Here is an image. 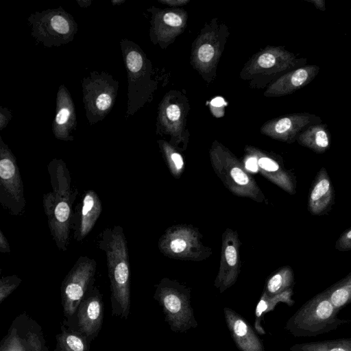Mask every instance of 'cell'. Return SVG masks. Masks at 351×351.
<instances>
[{
	"label": "cell",
	"mask_w": 351,
	"mask_h": 351,
	"mask_svg": "<svg viewBox=\"0 0 351 351\" xmlns=\"http://www.w3.org/2000/svg\"><path fill=\"white\" fill-rule=\"evenodd\" d=\"M47 171L51 191L43 194V206L52 239L58 250L64 252L72 230L73 205L79 192L63 160L53 158Z\"/></svg>",
	"instance_id": "obj_1"
},
{
	"label": "cell",
	"mask_w": 351,
	"mask_h": 351,
	"mask_svg": "<svg viewBox=\"0 0 351 351\" xmlns=\"http://www.w3.org/2000/svg\"><path fill=\"white\" fill-rule=\"evenodd\" d=\"M97 245L106 254L112 315L127 319L131 305L130 267L128 241L123 228H106L99 235Z\"/></svg>",
	"instance_id": "obj_2"
},
{
	"label": "cell",
	"mask_w": 351,
	"mask_h": 351,
	"mask_svg": "<svg viewBox=\"0 0 351 351\" xmlns=\"http://www.w3.org/2000/svg\"><path fill=\"white\" fill-rule=\"evenodd\" d=\"M339 309L322 292L303 304L287 321L286 329L295 337H313L349 322L338 317Z\"/></svg>",
	"instance_id": "obj_3"
},
{
	"label": "cell",
	"mask_w": 351,
	"mask_h": 351,
	"mask_svg": "<svg viewBox=\"0 0 351 351\" xmlns=\"http://www.w3.org/2000/svg\"><path fill=\"white\" fill-rule=\"evenodd\" d=\"M191 291L176 280L162 278L156 285L154 298L160 305L171 329L183 332L197 326L191 306Z\"/></svg>",
	"instance_id": "obj_4"
},
{
	"label": "cell",
	"mask_w": 351,
	"mask_h": 351,
	"mask_svg": "<svg viewBox=\"0 0 351 351\" xmlns=\"http://www.w3.org/2000/svg\"><path fill=\"white\" fill-rule=\"evenodd\" d=\"M32 36L47 47L71 42L78 26L73 16L62 7L36 11L27 17Z\"/></svg>",
	"instance_id": "obj_5"
},
{
	"label": "cell",
	"mask_w": 351,
	"mask_h": 351,
	"mask_svg": "<svg viewBox=\"0 0 351 351\" xmlns=\"http://www.w3.org/2000/svg\"><path fill=\"white\" fill-rule=\"evenodd\" d=\"M119 82L106 71H90L82 80V101L90 125L102 121L115 104Z\"/></svg>",
	"instance_id": "obj_6"
},
{
	"label": "cell",
	"mask_w": 351,
	"mask_h": 351,
	"mask_svg": "<svg viewBox=\"0 0 351 351\" xmlns=\"http://www.w3.org/2000/svg\"><path fill=\"white\" fill-rule=\"evenodd\" d=\"M160 252L171 258L201 261L209 257L211 249L202 242V235L190 225L179 224L169 227L158 241Z\"/></svg>",
	"instance_id": "obj_7"
},
{
	"label": "cell",
	"mask_w": 351,
	"mask_h": 351,
	"mask_svg": "<svg viewBox=\"0 0 351 351\" xmlns=\"http://www.w3.org/2000/svg\"><path fill=\"white\" fill-rule=\"evenodd\" d=\"M0 204L13 216H21L26 206L24 186L16 159L0 136Z\"/></svg>",
	"instance_id": "obj_8"
},
{
	"label": "cell",
	"mask_w": 351,
	"mask_h": 351,
	"mask_svg": "<svg viewBox=\"0 0 351 351\" xmlns=\"http://www.w3.org/2000/svg\"><path fill=\"white\" fill-rule=\"evenodd\" d=\"M211 163L217 176L232 193L257 202L265 201L256 180L236 158L227 152H215L211 156Z\"/></svg>",
	"instance_id": "obj_9"
},
{
	"label": "cell",
	"mask_w": 351,
	"mask_h": 351,
	"mask_svg": "<svg viewBox=\"0 0 351 351\" xmlns=\"http://www.w3.org/2000/svg\"><path fill=\"white\" fill-rule=\"evenodd\" d=\"M97 263L81 256L66 275L61 285V301L65 318L71 319L88 290L94 285Z\"/></svg>",
	"instance_id": "obj_10"
},
{
	"label": "cell",
	"mask_w": 351,
	"mask_h": 351,
	"mask_svg": "<svg viewBox=\"0 0 351 351\" xmlns=\"http://www.w3.org/2000/svg\"><path fill=\"white\" fill-rule=\"evenodd\" d=\"M0 351H49L43 328L23 311L12 322L0 343Z\"/></svg>",
	"instance_id": "obj_11"
},
{
	"label": "cell",
	"mask_w": 351,
	"mask_h": 351,
	"mask_svg": "<svg viewBox=\"0 0 351 351\" xmlns=\"http://www.w3.org/2000/svg\"><path fill=\"white\" fill-rule=\"evenodd\" d=\"M121 51L128 78V101L125 118L134 114L143 100V76L146 69L145 60L141 49L132 41L123 38Z\"/></svg>",
	"instance_id": "obj_12"
},
{
	"label": "cell",
	"mask_w": 351,
	"mask_h": 351,
	"mask_svg": "<svg viewBox=\"0 0 351 351\" xmlns=\"http://www.w3.org/2000/svg\"><path fill=\"white\" fill-rule=\"evenodd\" d=\"M241 245L237 232L226 228L222 235L219 269L214 283L221 293L232 286L240 274Z\"/></svg>",
	"instance_id": "obj_13"
},
{
	"label": "cell",
	"mask_w": 351,
	"mask_h": 351,
	"mask_svg": "<svg viewBox=\"0 0 351 351\" xmlns=\"http://www.w3.org/2000/svg\"><path fill=\"white\" fill-rule=\"evenodd\" d=\"M77 331L90 342L99 334L104 319L102 294L93 286L81 301L77 311Z\"/></svg>",
	"instance_id": "obj_14"
},
{
	"label": "cell",
	"mask_w": 351,
	"mask_h": 351,
	"mask_svg": "<svg viewBox=\"0 0 351 351\" xmlns=\"http://www.w3.org/2000/svg\"><path fill=\"white\" fill-rule=\"evenodd\" d=\"M102 211V204L97 193L87 190L73 210L72 230L76 241H82L93 229Z\"/></svg>",
	"instance_id": "obj_15"
},
{
	"label": "cell",
	"mask_w": 351,
	"mask_h": 351,
	"mask_svg": "<svg viewBox=\"0 0 351 351\" xmlns=\"http://www.w3.org/2000/svg\"><path fill=\"white\" fill-rule=\"evenodd\" d=\"M56 113L52 123V132L56 138L73 141L72 133L77 128V113L72 97L67 88L59 86L56 103Z\"/></svg>",
	"instance_id": "obj_16"
},
{
	"label": "cell",
	"mask_w": 351,
	"mask_h": 351,
	"mask_svg": "<svg viewBox=\"0 0 351 351\" xmlns=\"http://www.w3.org/2000/svg\"><path fill=\"white\" fill-rule=\"evenodd\" d=\"M223 312L233 340L241 351H264L261 341L243 317L228 307Z\"/></svg>",
	"instance_id": "obj_17"
},
{
	"label": "cell",
	"mask_w": 351,
	"mask_h": 351,
	"mask_svg": "<svg viewBox=\"0 0 351 351\" xmlns=\"http://www.w3.org/2000/svg\"><path fill=\"white\" fill-rule=\"evenodd\" d=\"M256 158L259 171L263 176L287 192L293 193L291 178L276 160L265 155H259Z\"/></svg>",
	"instance_id": "obj_18"
},
{
	"label": "cell",
	"mask_w": 351,
	"mask_h": 351,
	"mask_svg": "<svg viewBox=\"0 0 351 351\" xmlns=\"http://www.w3.org/2000/svg\"><path fill=\"white\" fill-rule=\"evenodd\" d=\"M90 341L87 337L73 328L62 325L56 335L54 351H89Z\"/></svg>",
	"instance_id": "obj_19"
},
{
	"label": "cell",
	"mask_w": 351,
	"mask_h": 351,
	"mask_svg": "<svg viewBox=\"0 0 351 351\" xmlns=\"http://www.w3.org/2000/svg\"><path fill=\"white\" fill-rule=\"evenodd\" d=\"M331 197L330 182L325 173H321L310 195L309 208L311 213L319 214L323 212L328 207Z\"/></svg>",
	"instance_id": "obj_20"
},
{
	"label": "cell",
	"mask_w": 351,
	"mask_h": 351,
	"mask_svg": "<svg viewBox=\"0 0 351 351\" xmlns=\"http://www.w3.org/2000/svg\"><path fill=\"white\" fill-rule=\"evenodd\" d=\"M292 294V289H289L281 293L273 296H268L263 293L255 311L256 318L255 322L256 328L258 332L261 334L265 333L260 324L263 314L273 310L276 305L279 302H284L289 306H292L294 304V301L291 298Z\"/></svg>",
	"instance_id": "obj_21"
},
{
	"label": "cell",
	"mask_w": 351,
	"mask_h": 351,
	"mask_svg": "<svg viewBox=\"0 0 351 351\" xmlns=\"http://www.w3.org/2000/svg\"><path fill=\"white\" fill-rule=\"evenodd\" d=\"M293 282L292 269L288 266L283 267L268 278L263 293L268 296L278 295L291 289Z\"/></svg>",
	"instance_id": "obj_22"
},
{
	"label": "cell",
	"mask_w": 351,
	"mask_h": 351,
	"mask_svg": "<svg viewBox=\"0 0 351 351\" xmlns=\"http://www.w3.org/2000/svg\"><path fill=\"white\" fill-rule=\"evenodd\" d=\"M291 351H351V339L297 343Z\"/></svg>",
	"instance_id": "obj_23"
},
{
	"label": "cell",
	"mask_w": 351,
	"mask_h": 351,
	"mask_svg": "<svg viewBox=\"0 0 351 351\" xmlns=\"http://www.w3.org/2000/svg\"><path fill=\"white\" fill-rule=\"evenodd\" d=\"M333 305L338 309L351 302V274L325 291Z\"/></svg>",
	"instance_id": "obj_24"
},
{
	"label": "cell",
	"mask_w": 351,
	"mask_h": 351,
	"mask_svg": "<svg viewBox=\"0 0 351 351\" xmlns=\"http://www.w3.org/2000/svg\"><path fill=\"white\" fill-rule=\"evenodd\" d=\"M22 282L16 275L2 276L0 279V303H2Z\"/></svg>",
	"instance_id": "obj_25"
},
{
	"label": "cell",
	"mask_w": 351,
	"mask_h": 351,
	"mask_svg": "<svg viewBox=\"0 0 351 351\" xmlns=\"http://www.w3.org/2000/svg\"><path fill=\"white\" fill-rule=\"evenodd\" d=\"M165 155L169 171L172 176L176 178H179L182 174L184 169V162L182 156L175 152H167Z\"/></svg>",
	"instance_id": "obj_26"
},
{
	"label": "cell",
	"mask_w": 351,
	"mask_h": 351,
	"mask_svg": "<svg viewBox=\"0 0 351 351\" xmlns=\"http://www.w3.org/2000/svg\"><path fill=\"white\" fill-rule=\"evenodd\" d=\"M309 141L313 144V147L320 149L328 147L329 141L328 134L326 131L322 128H316L311 132L309 136Z\"/></svg>",
	"instance_id": "obj_27"
},
{
	"label": "cell",
	"mask_w": 351,
	"mask_h": 351,
	"mask_svg": "<svg viewBox=\"0 0 351 351\" xmlns=\"http://www.w3.org/2000/svg\"><path fill=\"white\" fill-rule=\"evenodd\" d=\"M215 50L210 44H204L198 51V58L203 62H209L214 56Z\"/></svg>",
	"instance_id": "obj_28"
},
{
	"label": "cell",
	"mask_w": 351,
	"mask_h": 351,
	"mask_svg": "<svg viewBox=\"0 0 351 351\" xmlns=\"http://www.w3.org/2000/svg\"><path fill=\"white\" fill-rule=\"evenodd\" d=\"M293 125L290 118L285 117L280 119L275 125V131L278 134H284L288 132Z\"/></svg>",
	"instance_id": "obj_29"
},
{
	"label": "cell",
	"mask_w": 351,
	"mask_h": 351,
	"mask_svg": "<svg viewBox=\"0 0 351 351\" xmlns=\"http://www.w3.org/2000/svg\"><path fill=\"white\" fill-rule=\"evenodd\" d=\"M164 22L170 26L178 27L182 23V20L180 16L173 12H167L163 16Z\"/></svg>",
	"instance_id": "obj_30"
},
{
	"label": "cell",
	"mask_w": 351,
	"mask_h": 351,
	"mask_svg": "<svg viewBox=\"0 0 351 351\" xmlns=\"http://www.w3.org/2000/svg\"><path fill=\"white\" fill-rule=\"evenodd\" d=\"M258 64L263 68H270L276 63V58L273 54L264 53L258 59Z\"/></svg>",
	"instance_id": "obj_31"
},
{
	"label": "cell",
	"mask_w": 351,
	"mask_h": 351,
	"mask_svg": "<svg viewBox=\"0 0 351 351\" xmlns=\"http://www.w3.org/2000/svg\"><path fill=\"white\" fill-rule=\"evenodd\" d=\"M12 117V113L7 108L0 107V130L5 128Z\"/></svg>",
	"instance_id": "obj_32"
},
{
	"label": "cell",
	"mask_w": 351,
	"mask_h": 351,
	"mask_svg": "<svg viewBox=\"0 0 351 351\" xmlns=\"http://www.w3.org/2000/svg\"><path fill=\"white\" fill-rule=\"evenodd\" d=\"M337 247L341 250H347L351 248V229L339 239Z\"/></svg>",
	"instance_id": "obj_33"
},
{
	"label": "cell",
	"mask_w": 351,
	"mask_h": 351,
	"mask_svg": "<svg viewBox=\"0 0 351 351\" xmlns=\"http://www.w3.org/2000/svg\"><path fill=\"white\" fill-rule=\"evenodd\" d=\"M166 113L169 120L176 121L180 118V110L176 104H171L167 107Z\"/></svg>",
	"instance_id": "obj_34"
},
{
	"label": "cell",
	"mask_w": 351,
	"mask_h": 351,
	"mask_svg": "<svg viewBox=\"0 0 351 351\" xmlns=\"http://www.w3.org/2000/svg\"><path fill=\"white\" fill-rule=\"evenodd\" d=\"M0 252L1 253H10L11 252L8 239L1 230H0Z\"/></svg>",
	"instance_id": "obj_35"
},
{
	"label": "cell",
	"mask_w": 351,
	"mask_h": 351,
	"mask_svg": "<svg viewBox=\"0 0 351 351\" xmlns=\"http://www.w3.org/2000/svg\"><path fill=\"white\" fill-rule=\"evenodd\" d=\"M247 169L251 171H256L258 169L257 158L255 156L250 157L245 162Z\"/></svg>",
	"instance_id": "obj_36"
},
{
	"label": "cell",
	"mask_w": 351,
	"mask_h": 351,
	"mask_svg": "<svg viewBox=\"0 0 351 351\" xmlns=\"http://www.w3.org/2000/svg\"><path fill=\"white\" fill-rule=\"evenodd\" d=\"M76 1L81 8H88L92 3L91 0H77Z\"/></svg>",
	"instance_id": "obj_37"
},
{
	"label": "cell",
	"mask_w": 351,
	"mask_h": 351,
	"mask_svg": "<svg viewBox=\"0 0 351 351\" xmlns=\"http://www.w3.org/2000/svg\"><path fill=\"white\" fill-rule=\"evenodd\" d=\"M224 104V101L223 99V98H221V97H217V98H215L212 102H211V104L213 106H215V107H220L223 104Z\"/></svg>",
	"instance_id": "obj_38"
},
{
	"label": "cell",
	"mask_w": 351,
	"mask_h": 351,
	"mask_svg": "<svg viewBox=\"0 0 351 351\" xmlns=\"http://www.w3.org/2000/svg\"><path fill=\"white\" fill-rule=\"evenodd\" d=\"M112 5H119L125 2V0H111Z\"/></svg>",
	"instance_id": "obj_39"
}]
</instances>
